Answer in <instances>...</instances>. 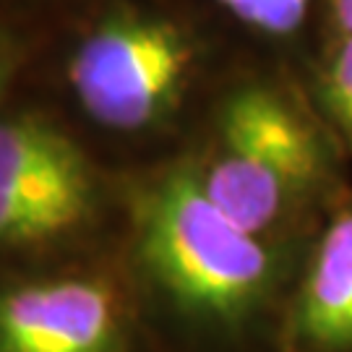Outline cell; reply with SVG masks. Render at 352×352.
<instances>
[{
	"label": "cell",
	"instance_id": "cell-1",
	"mask_svg": "<svg viewBox=\"0 0 352 352\" xmlns=\"http://www.w3.org/2000/svg\"><path fill=\"white\" fill-rule=\"evenodd\" d=\"M131 253L139 277L183 324L240 337L282 316L295 253L230 219L204 193L188 160L162 167L131 196Z\"/></svg>",
	"mask_w": 352,
	"mask_h": 352
},
{
	"label": "cell",
	"instance_id": "cell-2",
	"mask_svg": "<svg viewBox=\"0 0 352 352\" xmlns=\"http://www.w3.org/2000/svg\"><path fill=\"white\" fill-rule=\"evenodd\" d=\"M334 133L277 81H243L219 100L199 154L204 193L240 227L295 248L340 199Z\"/></svg>",
	"mask_w": 352,
	"mask_h": 352
},
{
	"label": "cell",
	"instance_id": "cell-3",
	"mask_svg": "<svg viewBox=\"0 0 352 352\" xmlns=\"http://www.w3.org/2000/svg\"><path fill=\"white\" fill-rule=\"evenodd\" d=\"M201 58V42L183 21L154 8L115 6L76 42L65 78L91 123L144 136L177 118Z\"/></svg>",
	"mask_w": 352,
	"mask_h": 352
},
{
	"label": "cell",
	"instance_id": "cell-4",
	"mask_svg": "<svg viewBox=\"0 0 352 352\" xmlns=\"http://www.w3.org/2000/svg\"><path fill=\"white\" fill-rule=\"evenodd\" d=\"M102 183L71 133L34 110L0 113V251H39L97 225Z\"/></svg>",
	"mask_w": 352,
	"mask_h": 352
},
{
	"label": "cell",
	"instance_id": "cell-5",
	"mask_svg": "<svg viewBox=\"0 0 352 352\" xmlns=\"http://www.w3.org/2000/svg\"><path fill=\"white\" fill-rule=\"evenodd\" d=\"M131 305L102 272L0 285V352H131Z\"/></svg>",
	"mask_w": 352,
	"mask_h": 352
},
{
	"label": "cell",
	"instance_id": "cell-6",
	"mask_svg": "<svg viewBox=\"0 0 352 352\" xmlns=\"http://www.w3.org/2000/svg\"><path fill=\"white\" fill-rule=\"evenodd\" d=\"M277 324L285 352H352V196L316 230Z\"/></svg>",
	"mask_w": 352,
	"mask_h": 352
},
{
	"label": "cell",
	"instance_id": "cell-7",
	"mask_svg": "<svg viewBox=\"0 0 352 352\" xmlns=\"http://www.w3.org/2000/svg\"><path fill=\"white\" fill-rule=\"evenodd\" d=\"M318 115L347 151H352V34L334 39L316 76Z\"/></svg>",
	"mask_w": 352,
	"mask_h": 352
},
{
	"label": "cell",
	"instance_id": "cell-8",
	"mask_svg": "<svg viewBox=\"0 0 352 352\" xmlns=\"http://www.w3.org/2000/svg\"><path fill=\"white\" fill-rule=\"evenodd\" d=\"M238 24L264 37H292L314 11L316 0H214Z\"/></svg>",
	"mask_w": 352,
	"mask_h": 352
},
{
	"label": "cell",
	"instance_id": "cell-9",
	"mask_svg": "<svg viewBox=\"0 0 352 352\" xmlns=\"http://www.w3.org/2000/svg\"><path fill=\"white\" fill-rule=\"evenodd\" d=\"M19 68H21V50H19L16 45L3 42V45H0V104L6 100L13 78L19 76Z\"/></svg>",
	"mask_w": 352,
	"mask_h": 352
},
{
	"label": "cell",
	"instance_id": "cell-10",
	"mask_svg": "<svg viewBox=\"0 0 352 352\" xmlns=\"http://www.w3.org/2000/svg\"><path fill=\"white\" fill-rule=\"evenodd\" d=\"M329 11L337 37L352 34V0H329Z\"/></svg>",
	"mask_w": 352,
	"mask_h": 352
}]
</instances>
